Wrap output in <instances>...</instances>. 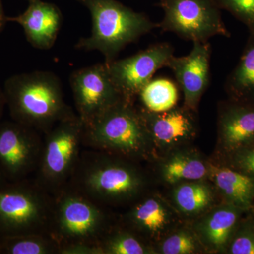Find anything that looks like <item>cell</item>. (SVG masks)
<instances>
[{
	"label": "cell",
	"instance_id": "6da1fadb",
	"mask_svg": "<svg viewBox=\"0 0 254 254\" xmlns=\"http://www.w3.org/2000/svg\"><path fill=\"white\" fill-rule=\"evenodd\" d=\"M149 185L141 163L84 148L66 186L109 208L129 206L148 192Z\"/></svg>",
	"mask_w": 254,
	"mask_h": 254
},
{
	"label": "cell",
	"instance_id": "7a4b0ae2",
	"mask_svg": "<svg viewBox=\"0 0 254 254\" xmlns=\"http://www.w3.org/2000/svg\"><path fill=\"white\" fill-rule=\"evenodd\" d=\"M3 91L11 120L43 135L74 113L65 102L61 80L52 71L13 75L4 82Z\"/></svg>",
	"mask_w": 254,
	"mask_h": 254
},
{
	"label": "cell",
	"instance_id": "3957f363",
	"mask_svg": "<svg viewBox=\"0 0 254 254\" xmlns=\"http://www.w3.org/2000/svg\"><path fill=\"white\" fill-rule=\"evenodd\" d=\"M117 221L108 208L66 186L54 195L50 235L60 245V254L78 248L100 254V240Z\"/></svg>",
	"mask_w": 254,
	"mask_h": 254
},
{
	"label": "cell",
	"instance_id": "277c9868",
	"mask_svg": "<svg viewBox=\"0 0 254 254\" xmlns=\"http://www.w3.org/2000/svg\"><path fill=\"white\" fill-rule=\"evenodd\" d=\"M83 147L141 163L153 161L154 149L138 107L122 100L84 125Z\"/></svg>",
	"mask_w": 254,
	"mask_h": 254
},
{
	"label": "cell",
	"instance_id": "5b68a950",
	"mask_svg": "<svg viewBox=\"0 0 254 254\" xmlns=\"http://www.w3.org/2000/svg\"><path fill=\"white\" fill-rule=\"evenodd\" d=\"M77 1L91 13L92 31L91 36L81 38L75 48L97 50L103 55L106 64L116 60L128 45L158 28V23L146 15L133 11L118 0Z\"/></svg>",
	"mask_w": 254,
	"mask_h": 254
},
{
	"label": "cell",
	"instance_id": "8992f818",
	"mask_svg": "<svg viewBox=\"0 0 254 254\" xmlns=\"http://www.w3.org/2000/svg\"><path fill=\"white\" fill-rule=\"evenodd\" d=\"M54 195L33 179L0 188V237L50 234Z\"/></svg>",
	"mask_w": 254,
	"mask_h": 254
},
{
	"label": "cell",
	"instance_id": "52a82bcc",
	"mask_svg": "<svg viewBox=\"0 0 254 254\" xmlns=\"http://www.w3.org/2000/svg\"><path fill=\"white\" fill-rule=\"evenodd\" d=\"M83 131L84 124L74 112L43 134L41 162L33 180L50 194L67 185L84 148Z\"/></svg>",
	"mask_w": 254,
	"mask_h": 254
},
{
	"label": "cell",
	"instance_id": "ba28073f",
	"mask_svg": "<svg viewBox=\"0 0 254 254\" xmlns=\"http://www.w3.org/2000/svg\"><path fill=\"white\" fill-rule=\"evenodd\" d=\"M163 17L158 23L163 32L176 34L185 41L207 42L215 36L230 38L221 10L213 0H160Z\"/></svg>",
	"mask_w": 254,
	"mask_h": 254
},
{
	"label": "cell",
	"instance_id": "9c48e42d",
	"mask_svg": "<svg viewBox=\"0 0 254 254\" xmlns=\"http://www.w3.org/2000/svg\"><path fill=\"white\" fill-rule=\"evenodd\" d=\"M43 135L14 120L0 122V169L9 182L35 175L41 162Z\"/></svg>",
	"mask_w": 254,
	"mask_h": 254
},
{
	"label": "cell",
	"instance_id": "30bf717a",
	"mask_svg": "<svg viewBox=\"0 0 254 254\" xmlns=\"http://www.w3.org/2000/svg\"><path fill=\"white\" fill-rule=\"evenodd\" d=\"M69 82L77 115L84 125L125 100L113 83L105 63L76 70Z\"/></svg>",
	"mask_w": 254,
	"mask_h": 254
},
{
	"label": "cell",
	"instance_id": "8fae6325",
	"mask_svg": "<svg viewBox=\"0 0 254 254\" xmlns=\"http://www.w3.org/2000/svg\"><path fill=\"white\" fill-rule=\"evenodd\" d=\"M154 149L155 159L190 145L199 130L198 112L182 104L167 111L155 113L138 107Z\"/></svg>",
	"mask_w": 254,
	"mask_h": 254
},
{
	"label": "cell",
	"instance_id": "7c38bea8",
	"mask_svg": "<svg viewBox=\"0 0 254 254\" xmlns=\"http://www.w3.org/2000/svg\"><path fill=\"white\" fill-rule=\"evenodd\" d=\"M174 51L170 43H155L128 58L105 63L108 65L113 83L123 98L135 103L140 92L153 78L156 71L166 67Z\"/></svg>",
	"mask_w": 254,
	"mask_h": 254
},
{
	"label": "cell",
	"instance_id": "4fadbf2b",
	"mask_svg": "<svg viewBox=\"0 0 254 254\" xmlns=\"http://www.w3.org/2000/svg\"><path fill=\"white\" fill-rule=\"evenodd\" d=\"M182 220L168 198L148 191L129 205L118 220L155 247L182 224Z\"/></svg>",
	"mask_w": 254,
	"mask_h": 254
},
{
	"label": "cell",
	"instance_id": "5bb4252c",
	"mask_svg": "<svg viewBox=\"0 0 254 254\" xmlns=\"http://www.w3.org/2000/svg\"><path fill=\"white\" fill-rule=\"evenodd\" d=\"M211 54L209 41L195 42L188 55H173L167 64L183 93V105L194 111L198 112L200 100L210 85Z\"/></svg>",
	"mask_w": 254,
	"mask_h": 254
},
{
	"label": "cell",
	"instance_id": "9a60e30c",
	"mask_svg": "<svg viewBox=\"0 0 254 254\" xmlns=\"http://www.w3.org/2000/svg\"><path fill=\"white\" fill-rule=\"evenodd\" d=\"M216 161L254 141V105L229 99L218 104Z\"/></svg>",
	"mask_w": 254,
	"mask_h": 254
},
{
	"label": "cell",
	"instance_id": "2e32d148",
	"mask_svg": "<svg viewBox=\"0 0 254 254\" xmlns=\"http://www.w3.org/2000/svg\"><path fill=\"white\" fill-rule=\"evenodd\" d=\"M245 213L235 205L220 201L190 224L207 254H225L237 224Z\"/></svg>",
	"mask_w": 254,
	"mask_h": 254
},
{
	"label": "cell",
	"instance_id": "e0dca14e",
	"mask_svg": "<svg viewBox=\"0 0 254 254\" xmlns=\"http://www.w3.org/2000/svg\"><path fill=\"white\" fill-rule=\"evenodd\" d=\"M27 9L8 22H14L23 28L26 39L33 48L49 50L54 46L63 26V14L56 5L42 0H28Z\"/></svg>",
	"mask_w": 254,
	"mask_h": 254
},
{
	"label": "cell",
	"instance_id": "ac0fdd59",
	"mask_svg": "<svg viewBox=\"0 0 254 254\" xmlns=\"http://www.w3.org/2000/svg\"><path fill=\"white\" fill-rule=\"evenodd\" d=\"M157 172L168 186L193 180H208L211 160L190 145L174 150L158 158Z\"/></svg>",
	"mask_w": 254,
	"mask_h": 254
},
{
	"label": "cell",
	"instance_id": "d6986e66",
	"mask_svg": "<svg viewBox=\"0 0 254 254\" xmlns=\"http://www.w3.org/2000/svg\"><path fill=\"white\" fill-rule=\"evenodd\" d=\"M208 180L220 201L244 211L254 210V179L224 164L211 161Z\"/></svg>",
	"mask_w": 254,
	"mask_h": 254
},
{
	"label": "cell",
	"instance_id": "ffe728a7",
	"mask_svg": "<svg viewBox=\"0 0 254 254\" xmlns=\"http://www.w3.org/2000/svg\"><path fill=\"white\" fill-rule=\"evenodd\" d=\"M170 187L169 201L182 219L190 222L220 202L215 187L209 180L183 182Z\"/></svg>",
	"mask_w": 254,
	"mask_h": 254
},
{
	"label": "cell",
	"instance_id": "44dd1931",
	"mask_svg": "<svg viewBox=\"0 0 254 254\" xmlns=\"http://www.w3.org/2000/svg\"><path fill=\"white\" fill-rule=\"evenodd\" d=\"M229 99L254 105V33H250L240 59L226 78Z\"/></svg>",
	"mask_w": 254,
	"mask_h": 254
},
{
	"label": "cell",
	"instance_id": "7402d4cb",
	"mask_svg": "<svg viewBox=\"0 0 254 254\" xmlns=\"http://www.w3.org/2000/svg\"><path fill=\"white\" fill-rule=\"evenodd\" d=\"M98 247L100 254H157L154 246L119 220L107 232Z\"/></svg>",
	"mask_w": 254,
	"mask_h": 254
},
{
	"label": "cell",
	"instance_id": "603a6c76",
	"mask_svg": "<svg viewBox=\"0 0 254 254\" xmlns=\"http://www.w3.org/2000/svg\"><path fill=\"white\" fill-rule=\"evenodd\" d=\"M60 247L50 234L33 233L1 238L0 254H60Z\"/></svg>",
	"mask_w": 254,
	"mask_h": 254
},
{
	"label": "cell",
	"instance_id": "cb8c5ba5",
	"mask_svg": "<svg viewBox=\"0 0 254 254\" xmlns=\"http://www.w3.org/2000/svg\"><path fill=\"white\" fill-rule=\"evenodd\" d=\"M177 83L167 78H152L140 92L142 107L150 111L160 113L177 105L179 89Z\"/></svg>",
	"mask_w": 254,
	"mask_h": 254
},
{
	"label": "cell",
	"instance_id": "d4e9b609",
	"mask_svg": "<svg viewBox=\"0 0 254 254\" xmlns=\"http://www.w3.org/2000/svg\"><path fill=\"white\" fill-rule=\"evenodd\" d=\"M155 247L157 254H207L190 222L180 224Z\"/></svg>",
	"mask_w": 254,
	"mask_h": 254
},
{
	"label": "cell",
	"instance_id": "484cf974",
	"mask_svg": "<svg viewBox=\"0 0 254 254\" xmlns=\"http://www.w3.org/2000/svg\"><path fill=\"white\" fill-rule=\"evenodd\" d=\"M225 254H254V210L240 219Z\"/></svg>",
	"mask_w": 254,
	"mask_h": 254
},
{
	"label": "cell",
	"instance_id": "4316f807",
	"mask_svg": "<svg viewBox=\"0 0 254 254\" xmlns=\"http://www.w3.org/2000/svg\"><path fill=\"white\" fill-rule=\"evenodd\" d=\"M220 10H225L254 33V0H213Z\"/></svg>",
	"mask_w": 254,
	"mask_h": 254
},
{
	"label": "cell",
	"instance_id": "83f0119b",
	"mask_svg": "<svg viewBox=\"0 0 254 254\" xmlns=\"http://www.w3.org/2000/svg\"><path fill=\"white\" fill-rule=\"evenodd\" d=\"M215 162L231 167L254 179V141L242 147L223 160Z\"/></svg>",
	"mask_w": 254,
	"mask_h": 254
},
{
	"label": "cell",
	"instance_id": "f1b7e54d",
	"mask_svg": "<svg viewBox=\"0 0 254 254\" xmlns=\"http://www.w3.org/2000/svg\"><path fill=\"white\" fill-rule=\"evenodd\" d=\"M7 22V16H5L2 3L0 0V33L3 31Z\"/></svg>",
	"mask_w": 254,
	"mask_h": 254
},
{
	"label": "cell",
	"instance_id": "f546056e",
	"mask_svg": "<svg viewBox=\"0 0 254 254\" xmlns=\"http://www.w3.org/2000/svg\"><path fill=\"white\" fill-rule=\"evenodd\" d=\"M6 106V100H5L4 91H3V88L0 86V122L1 121V118H2L5 107Z\"/></svg>",
	"mask_w": 254,
	"mask_h": 254
},
{
	"label": "cell",
	"instance_id": "4dcf8cb0",
	"mask_svg": "<svg viewBox=\"0 0 254 254\" xmlns=\"http://www.w3.org/2000/svg\"><path fill=\"white\" fill-rule=\"evenodd\" d=\"M8 182H9L6 180V178H5L4 174L2 173L1 169H0V188L4 187V185H6V184L8 183Z\"/></svg>",
	"mask_w": 254,
	"mask_h": 254
},
{
	"label": "cell",
	"instance_id": "1f68e13d",
	"mask_svg": "<svg viewBox=\"0 0 254 254\" xmlns=\"http://www.w3.org/2000/svg\"><path fill=\"white\" fill-rule=\"evenodd\" d=\"M1 237H0V245H1Z\"/></svg>",
	"mask_w": 254,
	"mask_h": 254
}]
</instances>
